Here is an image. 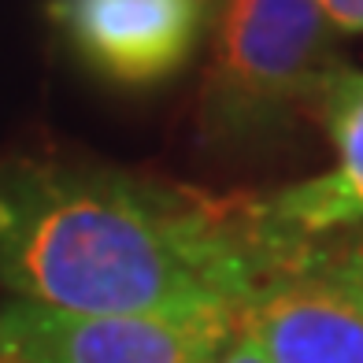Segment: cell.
<instances>
[{"mask_svg": "<svg viewBox=\"0 0 363 363\" xmlns=\"http://www.w3.org/2000/svg\"><path fill=\"white\" fill-rule=\"evenodd\" d=\"M238 330L234 308L82 315L30 301L0 308L4 363H216Z\"/></svg>", "mask_w": 363, "mask_h": 363, "instance_id": "3", "label": "cell"}, {"mask_svg": "<svg viewBox=\"0 0 363 363\" xmlns=\"http://www.w3.org/2000/svg\"><path fill=\"white\" fill-rule=\"evenodd\" d=\"M238 330L271 363H363V301L319 245L249 293Z\"/></svg>", "mask_w": 363, "mask_h": 363, "instance_id": "4", "label": "cell"}, {"mask_svg": "<svg viewBox=\"0 0 363 363\" xmlns=\"http://www.w3.org/2000/svg\"><path fill=\"white\" fill-rule=\"evenodd\" d=\"M315 108L334 145V167L259 201L263 223L286 241H315L363 223V71L337 63Z\"/></svg>", "mask_w": 363, "mask_h": 363, "instance_id": "6", "label": "cell"}, {"mask_svg": "<svg viewBox=\"0 0 363 363\" xmlns=\"http://www.w3.org/2000/svg\"><path fill=\"white\" fill-rule=\"evenodd\" d=\"M319 0H219L201 86L204 130L219 141L278 134L337 67Z\"/></svg>", "mask_w": 363, "mask_h": 363, "instance_id": "2", "label": "cell"}, {"mask_svg": "<svg viewBox=\"0 0 363 363\" xmlns=\"http://www.w3.org/2000/svg\"><path fill=\"white\" fill-rule=\"evenodd\" d=\"M330 259H334L341 278L359 293V301H363V241L349 245V249H330Z\"/></svg>", "mask_w": 363, "mask_h": 363, "instance_id": "8", "label": "cell"}, {"mask_svg": "<svg viewBox=\"0 0 363 363\" xmlns=\"http://www.w3.org/2000/svg\"><path fill=\"white\" fill-rule=\"evenodd\" d=\"M337 34H363V0H319Z\"/></svg>", "mask_w": 363, "mask_h": 363, "instance_id": "7", "label": "cell"}, {"mask_svg": "<svg viewBox=\"0 0 363 363\" xmlns=\"http://www.w3.org/2000/svg\"><path fill=\"white\" fill-rule=\"evenodd\" d=\"M216 363H271V359L259 352V345L245 330H234V337L226 341V349L216 356Z\"/></svg>", "mask_w": 363, "mask_h": 363, "instance_id": "9", "label": "cell"}, {"mask_svg": "<svg viewBox=\"0 0 363 363\" xmlns=\"http://www.w3.org/2000/svg\"><path fill=\"white\" fill-rule=\"evenodd\" d=\"M211 0H52L74 56L115 86H160L193 60Z\"/></svg>", "mask_w": 363, "mask_h": 363, "instance_id": "5", "label": "cell"}, {"mask_svg": "<svg viewBox=\"0 0 363 363\" xmlns=\"http://www.w3.org/2000/svg\"><path fill=\"white\" fill-rule=\"evenodd\" d=\"M315 241H286L252 196L67 160L0 163V286L82 315L241 308Z\"/></svg>", "mask_w": 363, "mask_h": 363, "instance_id": "1", "label": "cell"}, {"mask_svg": "<svg viewBox=\"0 0 363 363\" xmlns=\"http://www.w3.org/2000/svg\"><path fill=\"white\" fill-rule=\"evenodd\" d=\"M0 363H4V359H0Z\"/></svg>", "mask_w": 363, "mask_h": 363, "instance_id": "10", "label": "cell"}]
</instances>
